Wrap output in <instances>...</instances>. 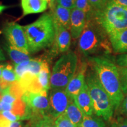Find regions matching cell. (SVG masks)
<instances>
[{
	"instance_id": "f1b7e54d",
	"label": "cell",
	"mask_w": 127,
	"mask_h": 127,
	"mask_svg": "<svg viewBox=\"0 0 127 127\" xmlns=\"http://www.w3.org/2000/svg\"><path fill=\"white\" fill-rule=\"evenodd\" d=\"M1 114L4 116V117H5L6 118L8 119L9 121H10L11 122H15V121H18V120H20V119H21L20 117L15 115V114H14L13 112H12L11 111H1Z\"/></svg>"
},
{
	"instance_id": "ba28073f",
	"label": "cell",
	"mask_w": 127,
	"mask_h": 127,
	"mask_svg": "<svg viewBox=\"0 0 127 127\" xmlns=\"http://www.w3.org/2000/svg\"><path fill=\"white\" fill-rule=\"evenodd\" d=\"M2 34L8 44L21 51L30 54L27 39L23 27L14 22L8 23L3 28Z\"/></svg>"
},
{
	"instance_id": "7c38bea8",
	"label": "cell",
	"mask_w": 127,
	"mask_h": 127,
	"mask_svg": "<svg viewBox=\"0 0 127 127\" xmlns=\"http://www.w3.org/2000/svg\"><path fill=\"white\" fill-rule=\"evenodd\" d=\"M87 23V16L85 12L77 8L71 10L70 32L71 38L78 39L81 35Z\"/></svg>"
},
{
	"instance_id": "cb8c5ba5",
	"label": "cell",
	"mask_w": 127,
	"mask_h": 127,
	"mask_svg": "<svg viewBox=\"0 0 127 127\" xmlns=\"http://www.w3.org/2000/svg\"><path fill=\"white\" fill-rule=\"evenodd\" d=\"M43 60L41 59H31L28 64V72L33 75H38L41 70Z\"/></svg>"
},
{
	"instance_id": "44dd1931",
	"label": "cell",
	"mask_w": 127,
	"mask_h": 127,
	"mask_svg": "<svg viewBox=\"0 0 127 127\" xmlns=\"http://www.w3.org/2000/svg\"><path fill=\"white\" fill-rule=\"evenodd\" d=\"M32 116L34 118L32 127H56L55 119L50 116L44 115H33Z\"/></svg>"
},
{
	"instance_id": "277c9868",
	"label": "cell",
	"mask_w": 127,
	"mask_h": 127,
	"mask_svg": "<svg viewBox=\"0 0 127 127\" xmlns=\"http://www.w3.org/2000/svg\"><path fill=\"white\" fill-rule=\"evenodd\" d=\"M85 82L93 101L94 113L103 120L109 121L113 116L114 107L109 95L92 68L86 73Z\"/></svg>"
},
{
	"instance_id": "d6a6232c",
	"label": "cell",
	"mask_w": 127,
	"mask_h": 127,
	"mask_svg": "<svg viewBox=\"0 0 127 127\" xmlns=\"http://www.w3.org/2000/svg\"><path fill=\"white\" fill-rule=\"evenodd\" d=\"M121 107V111L123 114L127 117V95L124 98Z\"/></svg>"
},
{
	"instance_id": "603a6c76",
	"label": "cell",
	"mask_w": 127,
	"mask_h": 127,
	"mask_svg": "<svg viewBox=\"0 0 127 127\" xmlns=\"http://www.w3.org/2000/svg\"><path fill=\"white\" fill-rule=\"evenodd\" d=\"M75 8L85 12L87 16V20L93 18L95 16V11L91 7L89 0H77Z\"/></svg>"
},
{
	"instance_id": "52a82bcc",
	"label": "cell",
	"mask_w": 127,
	"mask_h": 127,
	"mask_svg": "<svg viewBox=\"0 0 127 127\" xmlns=\"http://www.w3.org/2000/svg\"><path fill=\"white\" fill-rule=\"evenodd\" d=\"M22 99L27 104L28 117H31L32 115H49L50 107L48 91L38 93L26 91Z\"/></svg>"
},
{
	"instance_id": "8d00e7d4",
	"label": "cell",
	"mask_w": 127,
	"mask_h": 127,
	"mask_svg": "<svg viewBox=\"0 0 127 127\" xmlns=\"http://www.w3.org/2000/svg\"><path fill=\"white\" fill-rule=\"evenodd\" d=\"M5 57L3 53L2 50L0 48V62L5 61Z\"/></svg>"
},
{
	"instance_id": "e0dca14e",
	"label": "cell",
	"mask_w": 127,
	"mask_h": 127,
	"mask_svg": "<svg viewBox=\"0 0 127 127\" xmlns=\"http://www.w3.org/2000/svg\"><path fill=\"white\" fill-rule=\"evenodd\" d=\"M64 114L73 124L77 127H81L85 115L73 99L68 105Z\"/></svg>"
},
{
	"instance_id": "5b68a950",
	"label": "cell",
	"mask_w": 127,
	"mask_h": 127,
	"mask_svg": "<svg viewBox=\"0 0 127 127\" xmlns=\"http://www.w3.org/2000/svg\"><path fill=\"white\" fill-rule=\"evenodd\" d=\"M78 66V59L75 52L68 51L56 61L51 73L50 88L65 89L74 77Z\"/></svg>"
},
{
	"instance_id": "ee69618b",
	"label": "cell",
	"mask_w": 127,
	"mask_h": 127,
	"mask_svg": "<svg viewBox=\"0 0 127 127\" xmlns=\"http://www.w3.org/2000/svg\"><path fill=\"white\" fill-rule=\"evenodd\" d=\"M1 108H0V112H1Z\"/></svg>"
},
{
	"instance_id": "2e32d148",
	"label": "cell",
	"mask_w": 127,
	"mask_h": 127,
	"mask_svg": "<svg viewBox=\"0 0 127 127\" xmlns=\"http://www.w3.org/2000/svg\"><path fill=\"white\" fill-rule=\"evenodd\" d=\"M23 16L45 11L48 4L47 0H21Z\"/></svg>"
},
{
	"instance_id": "83f0119b",
	"label": "cell",
	"mask_w": 127,
	"mask_h": 127,
	"mask_svg": "<svg viewBox=\"0 0 127 127\" xmlns=\"http://www.w3.org/2000/svg\"><path fill=\"white\" fill-rule=\"evenodd\" d=\"M115 61L119 67L127 68V53L118 55L116 57Z\"/></svg>"
},
{
	"instance_id": "f35d334b",
	"label": "cell",
	"mask_w": 127,
	"mask_h": 127,
	"mask_svg": "<svg viewBox=\"0 0 127 127\" xmlns=\"http://www.w3.org/2000/svg\"><path fill=\"white\" fill-rule=\"evenodd\" d=\"M8 7V6L4 5H0V14L2 13L4 10L7 9Z\"/></svg>"
},
{
	"instance_id": "484cf974",
	"label": "cell",
	"mask_w": 127,
	"mask_h": 127,
	"mask_svg": "<svg viewBox=\"0 0 127 127\" xmlns=\"http://www.w3.org/2000/svg\"><path fill=\"white\" fill-rule=\"evenodd\" d=\"M30 61L24 62L20 64L15 65L14 70H15L16 75L17 76L18 81L24 75L25 73L28 72V64Z\"/></svg>"
},
{
	"instance_id": "3957f363",
	"label": "cell",
	"mask_w": 127,
	"mask_h": 127,
	"mask_svg": "<svg viewBox=\"0 0 127 127\" xmlns=\"http://www.w3.org/2000/svg\"><path fill=\"white\" fill-rule=\"evenodd\" d=\"M30 53L50 47L55 39V30L51 14L44 13L33 23L23 27Z\"/></svg>"
},
{
	"instance_id": "b9f144b4",
	"label": "cell",
	"mask_w": 127,
	"mask_h": 127,
	"mask_svg": "<svg viewBox=\"0 0 127 127\" xmlns=\"http://www.w3.org/2000/svg\"><path fill=\"white\" fill-rule=\"evenodd\" d=\"M1 98H2V93L0 91V102H1Z\"/></svg>"
},
{
	"instance_id": "ac0fdd59",
	"label": "cell",
	"mask_w": 127,
	"mask_h": 127,
	"mask_svg": "<svg viewBox=\"0 0 127 127\" xmlns=\"http://www.w3.org/2000/svg\"><path fill=\"white\" fill-rule=\"evenodd\" d=\"M4 48V50L7 51L8 54L9 58L13 61L15 65L20 64L24 62L30 61L31 60L29 54L17 50L11 46L9 44H5Z\"/></svg>"
},
{
	"instance_id": "9a60e30c",
	"label": "cell",
	"mask_w": 127,
	"mask_h": 127,
	"mask_svg": "<svg viewBox=\"0 0 127 127\" xmlns=\"http://www.w3.org/2000/svg\"><path fill=\"white\" fill-rule=\"evenodd\" d=\"M112 51L116 54L127 53V28L108 35Z\"/></svg>"
},
{
	"instance_id": "30bf717a",
	"label": "cell",
	"mask_w": 127,
	"mask_h": 127,
	"mask_svg": "<svg viewBox=\"0 0 127 127\" xmlns=\"http://www.w3.org/2000/svg\"><path fill=\"white\" fill-rule=\"evenodd\" d=\"M55 39L50 51V55L52 57L66 53L71 45V36L69 30L64 28H55Z\"/></svg>"
},
{
	"instance_id": "ab89813d",
	"label": "cell",
	"mask_w": 127,
	"mask_h": 127,
	"mask_svg": "<svg viewBox=\"0 0 127 127\" xmlns=\"http://www.w3.org/2000/svg\"><path fill=\"white\" fill-rule=\"evenodd\" d=\"M122 88H123L124 94H127V85H124V86L122 87Z\"/></svg>"
},
{
	"instance_id": "f546056e",
	"label": "cell",
	"mask_w": 127,
	"mask_h": 127,
	"mask_svg": "<svg viewBox=\"0 0 127 127\" xmlns=\"http://www.w3.org/2000/svg\"><path fill=\"white\" fill-rule=\"evenodd\" d=\"M76 1L77 0H58L57 4L66 8L72 9L75 8Z\"/></svg>"
},
{
	"instance_id": "9c48e42d",
	"label": "cell",
	"mask_w": 127,
	"mask_h": 127,
	"mask_svg": "<svg viewBox=\"0 0 127 127\" xmlns=\"http://www.w3.org/2000/svg\"><path fill=\"white\" fill-rule=\"evenodd\" d=\"M48 99L50 107L48 114L55 120L65 113L72 98L68 95L65 89H51Z\"/></svg>"
},
{
	"instance_id": "836d02e7",
	"label": "cell",
	"mask_w": 127,
	"mask_h": 127,
	"mask_svg": "<svg viewBox=\"0 0 127 127\" xmlns=\"http://www.w3.org/2000/svg\"><path fill=\"white\" fill-rule=\"evenodd\" d=\"M108 1L127 8V0H108Z\"/></svg>"
},
{
	"instance_id": "4fadbf2b",
	"label": "cell",
	"mask_w": 127,
	"mask_h": 127,
	"mask_svg": "<svg viewBox=\"0 0 127 127\" xmlns=\"http://www.w3.org/2000/svg\"><path fill=\"white\" fill-rule=\"evenodd\" d=\"M71 10L58 4L52 10H51L55 28H64L69 30Z\"/></svg>"
},
{
	"instance_id": "7bdbcfd3",
	"label": "cell",
	"mask_w": 127,
	"mask_h": 127,
	"mask_svg": "<svg viewBox=\"0 0 127 127\" xmlns=\"http://www.w3.org/2000/svg\"><path fill=\"white\" fill-rule=\"evenodd\" d=\"M111 127H115V126H114V124H113L112 125V126H111Z\"/></svg>"
},
{
	"instance_id": "60d3db41",
	"label": "cell",
	"mask_w": 127,
	"mask_h": 127,
	"mask_svg": "<svg viewBox=\"0 0 127 127\" xmlns=\"http://www.w3.org/2000/svg\"><path fill=\"white\" fill-rule=\"evenodd\" d=\"M0 91H2V87H1V78H0Z\"/></svg>"
},
{
	"instance_id": "d6986e66",
	"label": "cell",
	"mask_w": 127,
	"mask_h": 127,
	"mask_svg": "<svg viewBox=\"0 0 127 127\" xmlns=\"http://www.w3.org/2000/svg\"><path fill=\"white\" fill-rule=\"evenodd\" d=\"M18 81L15 70L10 64H7L3 69L1 78L2 91ZM2 92V91H1Z\"/></svg>"
},
{
	"instance_id": "7402d4cb",
	"label": "cell",
	"mask_w": 127,
	"mask_h": 127,
	"mask_svg": "<svg viewBox=\"0 0 127 127\" xmlns=\"http://www.w3.org/2000/svg\"><path fill=\"white\" fill-rule=\"evenodd\" d=\"M81 127H106L102 118L94 116L84 115Z\"/></svg>"
},
{
	"instance_id": "ffe728a7",
	"label": "cell",
	"mask_w": 127,
	"mask_h": 127,
	"mask_svg": "<svg viewBox=\"0 0 127 127\" xmlns=\"http://www.w3.org/2000/svg\"><path fill=\"white\" fill-rule=\"evenodd\" d=\"M37 77L43 91H48L50 88L51 72L47 61H44L41 70Z\"/></svg>"
},
{
	"instance_id": "d4e9b609",
	"label": "cell",
	"mask_w": 127,
	"mask_h": 127,
	"mask_svg": "<svg viewBox=\"0 0 127 127\" xmlns=\"http://www.w3.org/2000/svg\"><path fill=\"white\" fill-rule=\"evenodd\" d=\"M56 127H77L70 121L64 113L55 120Z\"/></svg>"
},
{
	"instance_id": "5bb4252c",
	"label": "cell",
	"mask_w": 127,
	"mask_h": 127,
	"mask_svg": "<svg viewBox=\"0 0 127 127\" xmlns=\"http://www.w3.org/2000/svg\"><path fill=\"white\" fill-rule=\"evenodd\" d=\"M74 100L84 115L88 116L93 115L94 113L93 101L89 93L86 82L81 91Z\"/></svg>"
},
{
	"instance_id": "6da1fadb",
	"label": "cell",
	"mask_w": 127,
	"mask_h": 127,
	"mask_svg": "<svg viewBox=\"0 0 127 127\" xmlns=\"http://www.w3.org/2000/svg\"><path fill=\"white\" fill-rule=\"evenodd\" d=\"M91 67L110 98L114 111L121 107L124 94L122 88L118 66L109 55L88 58Z\"/></svg>"
},
{
	"instance_id": "d590c367",
	"label": "cell",
	"mask_w": 127,
	"mask_h": 127,
	"mask_svg": "<svg viewBox=\"0 0 127 127\" xmlns=\"http://www.w3.org/2000/svg\"><path fill=\"white\" fill-rule=\"evenodd\" d=\"M9 127H23V125H22L21 123L19 121H15V122H12L11 123L10 126Z\"/></svg>"
},
{
	"instance_id": "1f68e13d",
	"label": "cell",
	"mask_w": 127,
	"mask_h": 127,
	"mask_svg": "<svg viewBox=\"0 0 127 127\" xmlns=\"http://www.w3.org/2000/svg\"><path fill=\"white\" fill-rule=\"evenodd\" d=\"M12 122L4 117L0 112V127H9Z\"/></svg>"
},
{
	"instance_id": "4316f807",
	"label": "cell",
	"mask_w": 127,
	"mask_h": 127,
	"mask_svg": "<svg viewBox=\"0 0 127 127\" xmlns=\"http://www.w3.org/2000/svg\"><path fill=\"white\" fill-rule=\"evenodd\" d=\"M91 7L95 12L104 10L107 6L108 0H89Z\"/></svg>"
},
{
	"instance_id": "7a4b0ae2",
	"label": "cell",
	"mask_w": 127,
	"mask_h": 127,
	"mask_svg": "<svg viewBox=\"0 0 127 127\" xmlns=\"http://www.w3.org/2000/svg\"><path fill=\"white\" fill-rule=\"evenodd\" d=\"M78 48L86 57L109 55L112 51L109 36L95 18L87 20L86 25L79 38Z\"/></svg>"
},
{
	"instance_id": "e575fe53",
	"label": "cell",
	"mask_w": 127,
	"mask_h": 127,
	"mask_svg": "<svg viewBox=\"0 0 127 127\" xmlns=\"http://www.w3.org/2000/svg\"><path fill=\"white\" fill-rule=\"evenodd\" d=\"M115 127H127V118L118 121L117 123L114 124Z\"/></svg>"
},
{
	"instance_id": "74e56055",
	"label": "cell",
	"mask_w": 127,
	"mask_h": 127,
	"mask_svg": "<svg viewBox=\"0 0 127 127\" xmlns=\"http://www.w3.org/2000/svg\"><path fill=\"white\" fill-rule=\"evenodd\" d=\"M6 64H0V78H1V75H2V72L3 69L5 68V66H6Z\"/></svg>"
},
{
	"instance_id": "8992f818",
	"label": "cell",
	"mask_w": 127,
	"mask_h": 127,
	"mask_svg": "<svg viewBox=\"0 0 127 127\" xmlns=\"http://www.w3.org/2000/svg\"><path fill=\"white\" fill-rule=\"evenodd\" d=\"M95 18L108 35L127 28V8L108 2L101 11L95 12Z\"/></svg>"
},
{
	"instance_id": "4dcf8cb0",
	"label": "cell",
	"mask_w": 127,
	"mask_h": 127,
	"mask_svg": "<svg viewBox=\"0 0 127 127\" xmlns=\"http://www.w3.org/2000/svg\"><path fill=\"white\" fill-rule=\"evenodd\" d=\"M119 72L120 74L121 82L122 87L127 85V68L119 67Z\"/></svg>"
},
{
	"instance_id": "8fae6325",
	"label": "cell",
	"mask_w": 127,
	"mask_h": 127,
	"mask_svg": "<svg viewBox=\"0 0 127 127\" xmlns=\"http://www.w3.org/2000/svg\"><path fill=\"white\" fill-rule=\"evenodd\" d=\"M88 64L85 62L81 63L80 66H78L77 72L74 77L69 81L65 88V91L72 99H74L81 91L85 83V76Z\"/></svg>"
}]
</instances>
